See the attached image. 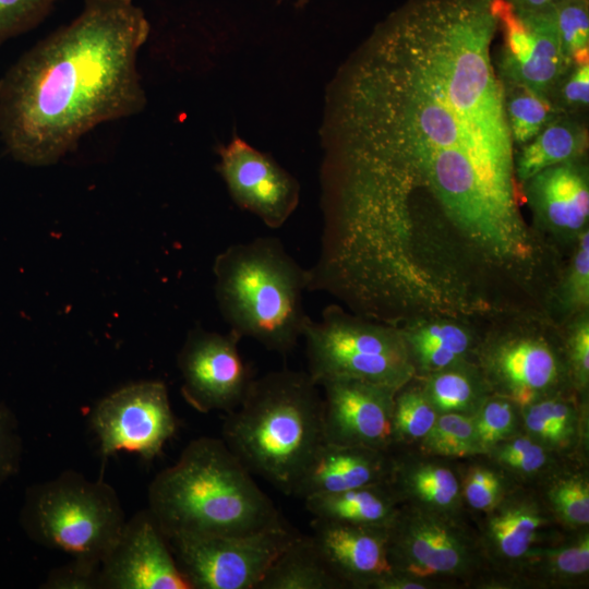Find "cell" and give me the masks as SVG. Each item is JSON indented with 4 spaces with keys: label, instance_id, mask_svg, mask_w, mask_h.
<instances>
[{
    "label": "cell",
    "instance_id": "6da1fadb",
    "mask_svg": "<svg viewBox=\"0 0 589 589\" xmlns=\"http://www.w3.org/2000/svg\"><path fill=\"white\" fill-rule=\"evenodd\" d=\"M496 1L407 0L344 68L322 190L346 214L394 226L423 188L471 238L521 247Z\"/></svg>",
    "mask_w": 589,
    "mask_h": 589
},
{
    "label": "cell",
    "instance_id": "7a4b0ae2",
    "mask_svg": "<svg viewBox=\"0 0 589 589\" xmlns=\"http://www.w3.org/2000/svg\"><path fill=\"white\" fill-rule=\"evenodd\" d=\"M151 32L134 0H84L81 12L25 51L0 77V140L44 167L97 125L140 113L137 55Z\"/></svg>",
    "mask_w": 589,
    "mask_h": 589
},
{
    "label": "cell",
    "instance_id": "3957f363",
    "mask_svg": "<svg viewBox=\"0 0 589 589\" xmlns=\"http://www.w3.org/2000/svg\"><path fill=\"white\" fill-rule=\"evenodd\" d=\"M147 509L166 538L240 536L285 521L223 438L192 440L159 471Z\"/></svg>",
    "mask_w": 589,
    "mask_h": 589
},
{
    "label": "cell",
    "instance_id": "277c9868",
    "mask_svg": "<svg viewBox=\"0 0 589 589\" xmlns=\"http://www.w3.org/2000/svg\"><path fill=\"white\" fill-rule=\"evenodd\" d=\"M317 387L308 372H268L223 423L221 438L242 465L287 495L325 443Z\"/></svg>",
    "mask_w": 589,
    "mask_h": 589
},
{
    "label": "cell",
    "instance_id": "5b68a950",
    "mask_svg": "<svg viewBox=\"0 0 589 589\" xmlns=\"http://www.w3.org/2000/svg\"><path fill=\"white\" fill-rule=\"evenodd\" d=\"M213 272L217 305L231 332L281 356L297 347L310 318L303 308L310 276L279 239L231 244L216 256Z\"/></svg>",
    "mask_w": 589,
    "mask_h": 589
},
{
    "label": "cell",
    "instance_id": "8992f818",
    "mask_svg": "<svg viewBox=\"0 0 589 589\" xmlns=\"http://www.w3.org/2000/svg\"><path fill=\"white\" fill-rule=\"evenodd\" d=\"M19 518L35 543L98 565L127 521L110 484L73 470L27 488Z\"/></svg>",
    "mask_w": 589,
    "mask_h": 589
},
{
    "label": "cell",
    "instance_id": "52a82bcc",
    "mask_svg": "<svg viewBox=\"0 0 589 589\" xmlns=\"http://www.w3.org/2000/svg\"><path fill=\"white\" fill-rule=\"evenodd\" d=\"M308 373L320 385L353 378L398 389L416 375L400 330L368 323L329 305L318 321L308 320L303 335Z\"/></svg>",
    "mask_w": 589,
    "mask_h": 589
},
{
    "label": "cell",
    "instance_id": "ba28073f",
    "mask_svg": "<svg viewBox=\"0 0 589 589\" xmlns=\"http://www.w3.org/2000/svg\"><path fill=\"white\" fill-rule=\"evenodd\" d=\"M467 515L401 504L387 528L393 573L436 588L473 587L488 569Z\"/></svg>",
    "mask_w": 589,
    "mask_h": 589
},
{
    "label": "cell",
    "instance_id": "9c48e42d",
    "mask_svg": "<svg viewBox=\"0 0 589 589\" xmlns=\"http://www.w3.org/2000/svg\"><path fill=\"white\" fill-rule=\"evenodd\" d=\"M299 536L286 521L240 536L167 538L192 589H255L263 575Z\"/></svg>",
    "mask_w": 589,
    "mask_h": 589
},
{
    "label": "cell",
    "instance_id": "30bf717a",
    "mask_svg": "<svg viewBox=\"0 0 589 589\" xmlns=\"http://www.w3.org/2000/svg\"><path fill=\"white\" fill-rule=\"evenodd\" d=\"M89 422L103 457L127 452L147 461L160 455L177 429L167 387L160 381L132 383L112 392L94 407Z\"/></svg>",
    "mask_w": 589,
    "mask_h": 589
},
{
    "label": "cell",
    "instance_id": "8fae6325",
    "mask_svg": "<svg viewBox=\"0 0 589 589\" xmlns=\"http://www.w3.org/2000/svg\"><path fill=\"white\" fill-rule=\"evenodd\" d=\"M496 14L503 34L496 62L502 82L550 97L572 68L562 50L554 9L520 11L506 0H497Z\"/></svg>",
    "mask_w": 589,
    "mask_h": 589
},
{
    "label": "cell",
    "instance_id": "7c38bea8",
    "mask_svg": "<svg viewBox=\"0 0 589 589\" xmlns=\"http://www.w3.org/2000/svg\"><path fill=\"white\" fill-rule=\"evenodd\" d=\"M240 339L231 330L220 334L196 327L189 332L178 368L181 394L196 411L228 413L244 399L254 377L239 352Z\"/></svg>",
    "mask_w": 589,
    "mask_h": 589
},
{
    "label": "cell",
    "instance_id": "4fadbf2b",
    "mask_svg": "<svg viewBox=\"0 0 589 589\" xmlns=\"http://www.w3.org/2000/svg\"><path fill=\"white\" fill-rule=\"evenodd\" d=\"M478 369L492 394L520 407L575 392L566 357L540 336H512L488 345Z\"/></svg>",
    "mask_w": 589,
    "mask_h": 589
},
{
    "label": "cell",
    "instance_id": "5bb4252c",
    "mask_svg": "<svg viewBox=\"0 0 589 589\" xmlns=\"http://www.w3.org/2000/svg\"><path fill=\"white\" fill-rule=\"evenodd\" d=\"M473 517L490 576L512 574L532 546L564 530L532 485H516L491 509Z\"/></svg>",
    "mask_w": 589,
    "mask_h": 589
},
{
    "label": "cell",
    "instance_id": "9a60e30c",
    "mask_svg": "<svg viewBox=\"0 0 589 589\" xmlns=\"http://www.w3.org/2000/svg\"><path fill=\"white\" fill-rule=\"evenodd\" d=\"M99 589H192L147 508L127 519L101 561Z\"/></svg>",
    "mask_w": 589,
    "mask_h": 589
},
{
    "label": "cell",
    "instance_id": "2e32d148",
    "mask_svg": "<svg viewBox=\"0 0 589 589\" xmlns=\"http://www.w3.org/2000/svg\"><path fill=\"white\" fill-rule=\"evenodd\" d=\"M218 171L232 201L267 227H281L296 211L300 187L294 177L240 137L219 148Z\"/></svg>",
    "mask_w": 589,
    "mask_h": 589
},
{
    "label": "cell",
    "instance_id": "e0dca14e",
    "mask_svg": "<svg viewBox=\"0 0 589 589\" xmlns=\"http://www.w3.org/2000/svg\"><path fill=\"white\" fill-rule=\"evenodd\" d=\"M325 443L393 450V404L397 389L353 378L322 382Z\"/></svg>",
    "mask_w": 589,
    "mask_h": 589
},
{
    "label": "cell",
    "instance_id": "ac0fdd59",
    "mask_svg": "<svg viewBox=\"0 0 589 589\" xmlns=\"http://www.w3.org/2000/svg\"><path fill=\"white\" fill-rule=\"evenodd\" d=\"M313 542L332 570L353 589H374L393 573L387 528L313 518Z\"/></svg>",
    "mask_w": 589,
    "mask_h": 589
},
{
    "label": "cell",
    "instance_id": "d6986e66",
    "mask_svg": "<svg viewBox=\"0 0 589 589\" xmlns=\"http://www.w3.org/2000/svg\"><path fill=\"white\" fill-rule=\"evenodd\" d=\"M589 584V528L563 530L532 546L507 576L486 575L482 588L570 589Z\"/></svg>",
    "mask_w": 589,
    "mask_h": 589
},
{
    "label": "cell",
    "instance_id": "ffe728a7",
    "mask_svg": "<svg viewBox=\"0 0 589 589\" xmlns=\"http://www.w3.org/2000/svg\"><path fill=\"white\" fill-rule=\"evenodd\" d=\"M386 481L400 505L441 513H467L456 460L422 454L414 448H396L392 450Z\"/></svg>",
    "mask_w": 589,
    "mask_h": 589
},
{
    "label": "cell",
    "instance_id": "44dd1931",
    "mask_svg": "<svg viewBox=\"0 0 589 589\" xmlns=\"http://www.w3.org/2000/svg\"><path fill=\"white\" fill-rule=\"evenodd\" d=\"M392 450L323 443L296 484L291 496L341 492L387 480Z\"/></svg>",
    "mask_w": 589,
    "mask_h": 589
},
{
    "label": "cell",
    "instance_id": "7402d4cb",
    "mask_svg": "<svg viewBox=\"0 0 589 589\" xmlns=\"http://www.w3.org/2000/svg\"><path fill=\"white\" fill-rule=\"evenodd\" d=\"M524 432L552 452L588 461V400L576 392L557 394L521 407Z\"/></svg>",
    "mask_w": 589,
    "mask_h": 589
},
{
    "label": "cell",
    "instance_id": "603a6c76",
    "mask_svg": "<svg viewBox=\"0 0 589 589\" xmlns=\"http://www.w3.org/2000/svg\"><path fill=\"white\" fill-rule=\"evenodd\" d=\"M526 183L531 205L552 228L574 232L585 227L589 217L588 178L576 160L549 167Z\"/></svg>",
    "mask_w": 589,
    "mask_h": 589
},
{
    "label": "cell",
    "instance_id": "cb8c5ba5",
    "mask_svg": "<svg viewBox=\"0 0 589 589\" xmlns=\"http://www.w3.org/2000/svg\"><path fill=\"white\" fill-rule=\"evenodd\" d=\"M305 508L314 518L388 528L400 503L387 481L310 496Z\"/></svg>",
    "mask_w": 589,
    "mask_h": 589
},
{
    "label": "cell",
    "instance_id": "d4e9b609",
    "mask_svg": "<svg viewBox=\"0 0 589 589\" xmlns=\"http://www.w3.org/2000/svg\"><path fill=\"white\" fill-rule=\"evenodd\" d=\"M587 145V127L574 115L561 113L521 146L515 163L516 178L526 182L549 167L575 161Z\"/></svg>",
    "mask_w": 589,
    "mask_h": 589
},
{
    "label": "cell",
    "instance_id": "484cf974",
    "mask_svg": "<svg viewBox=\"0 0 589 589\" xmlns=\"http://www.w3.org/2000/svg\"><path fill=\"white\" fill-rule=\"evenodd\" d=\"M311 537L299 536L274 560L255 589H346Z\"/></svg>",
    "mask_w": 589,
    "mask_h": 589
},
{
    "label": "cell",
    "instance_id": "4316f807",
    "mask_svg": "<svg viewBox=\"0 0 589 589\" xmlns=\"http://www.w3.org/2000/svg\"><path fill=\"white\" fill-rule=\"evenodd\" d=\"M536 486L561 528L564 530L589 528L587 460H565Z\"/></svg>",
    "mask_w": 589,
    "mask_h": 589
},
{
    "label": "cell",
    "instance_id": "83f0119b",
    "mask_svg": "<svg viewBox=\"0 0 589 589\" xmlns=\"http://www.w3.org/2000/svg\"><path fill=\"white\" fill-rule=\"evenodd\" d=\"M420 384L437 414L472 417L492 394L479 369L467 361L424 374Z\"/></svg>",
    "mask_w": 589,
    "mask_h": 589
},
{
    "label": "cell",
    "instance_id": "f1b7e54d",
    "mask_svg": "<svg viewBox=\"0 0 589 589\" xmlns=\"http://www.w3.org/2000/svg\"><path fill=\"white\" fill-rule=\"evenodd\" d=\"M484 455L516 483L532 486L538 485L568 459L541 445L525 432L495 444Z\"/></svg>",
    "mask_w": 589,
    "mask_h": 589
},
{
    "label": "cell",
    "instance_id": "f546056e",
    "mask_svg": "<svg viewBox=\"0 0 589 589\" xmlns=\"http://www.w3.org/2000/svg\"><path fill=\"white\" fill-rule=\"evenodd\" d=\"M461 497L469 515H479L495 506L518 485L498 465L485 455L456 460Z\"/></svg>",
    "mask_w": 589,
    "mask_h": 589
},
{
    "label": "cell",
    "instance_id": "4dcf8cb0",
    "mask_svg": "<svg viewBox=\"0 0 589 589\" xmlns=\"http://www.w3.org/2000/svg\"><path fill=\"white\" fill-rule=\"evenodd\" d=\"M437 412L414 377L399 387L393 404V449L417 446L430 432Z\"/></svg>",
    "mask_w": 589,
    "mask_h": 589
},
{
    "label": "cell",
    "instance_id": "1f68e13d",
    "mask_svg": "<svg viewBox=\"0 0 589 589\" xmlns=\"http://www.w3.org/2000/svg\"><path fill=\"white\" fill-rule=\"evenodd\" d=\"M505 110L514 145L522 146L531 141L561 112L550 97L525 86L503 83Z\"/></svg>",
    "mask_w": 589,
    "mask_h": 589
},
{
    "label": "cell",
    "instance_id": "d6a6232c",
    "mask_svg": "<svg viewBox=\"0 0 589 589\" xmlns=\"http://www.w3.org/2000/svg\"><path fill=\"white\" fill-rule=\"evenodd\" d=\"M411 448L450 460L483 455L476 440L472 417L456 413L438 414L425 437Z\"/></svg>",
    "mask_w": 589,
    "mask_h": 589
},
{
    "label": "cell",
    "instance_id": "836d02e7",
    "mask_svg": "<svg viewBox=\"0 0 589 589\" xmlns=\"http://www.w3.org/2000/svg\"><path fill=\"white\" fill-rule=\"evenodd\" d=\"M472 422L483 455L495 444L524 432L521 407L497 394L486 397L472 416Z\"/></svg>",
    "mask_w": 589,
    "mask_h": 589
},
{
    "label": "cell",
    "instance_id": "e575fe53",
    "mask_svg": "<svg viewBox=\"0 0 589 589\" xmlns=\"http://www.w3.org/2000/svg\"><path fill=\"white\" fill-rule=\"evenodd\" d=\"M562 50L570 65L589 64V0H564L554 8Z\"/></svg>",
    "mask_w": 589,
    "mask_h": 589
},
{
    "label": "cell",
    "instance_id": "d590c367",
    "mask_svg": "<svg viewBox=\"0 0 589 589\" xmlns=\"http://www.w3.org/2000/svg\"><path fill=\"white\" fill-rule=\"evenodd\" d=\"M59 0H0V45L40 25Z\"/></svg>",
    "mask_w": 589,
    "mask_h": 589
},
{
    "label": "cell",
    "instance_id": "8d00e7d4",
    "mask_svg": "<svg viewBox=\"0 0 589 589\" xmlns=\"http://www.w3.org/2000/svg\"><path fill=\"white\" fill-rule=\"evenodd\" d=\"M406 345L430 344L457 354L467 360L471 349L470 334L462 327L452 323H430L401 332Z\"/></svg>",
    "mask_w": 589,
    "mask_h": 589
},
{
    "label": "cell",
    "instance_id": "74e56055",
    "mask_svg": "<svg viewBox=\"0 0 589 589\" xmlns=\"http://www.w3.org/2000/svg\"><path fill=\"white\" fill-rule=\"evenodd\" d=\"M23 442L16 417L0 402V491L21 468Z\"/></svg>",
    "mask_w": 589,
    "mask_h": 589
},
{
    "label": "cell",
    "instance_id": "f35d334b",
    "mask_svg": "<svg viewBox=\"0 0 589 589\" xmlns=\"http://www.w3.org/2000/svg\"><path fill=\"white\" fill-rule=\"evenodd\" d=\"M561 113L575 115L589 104V64L573 65L550 96Z\"/></svg>",
    "mask_w": 589,
    "mask_h": 589
},
{
    "label": "cell",
    "instance_id": "ab89813d",
    "mask_svg": "<svg viewBox=\"0 0 589 589\" xmlns=\"http://www.w3.org/2000/svg\"><path fill=\"white\" fill-rule=\"evenodd\" d=\"M570 378L575 392L584 399L589 384V323L582 320L572 330L566 345Z\"/></svg>",
    "mask_w": 589,
    "mask_h": 589
},
{
    "label": "cell",
    "instance_id": "60d3db41",
    "mask_svg": "<svg viewBox=\"0 0 589 589\" xmlns=\"http://www.w3.org/2000/svg\"><path fill=\"white\" fill-rule=\"evenodd\" d=\"M98 564L72 558L52 569L40 586L45 589H99Z\"/></svg>",
    "mask_w": 589,
    "mask_h": 589
},
{
    "label": "cell",
    "instance_id": "b9f144b4",
    "mask_svg": "<svg viewBox=\"0 0 589 589\" xmlns=\"http://www.w3.org/2000/svg\"><path fill=\"white\" fill-rule=\"evenodd\" d=\"M567 303L584 309L589 303V233L582 231L565 286Z\"/></svg>",
    "mask_w": 589,
    "mask_h": 589
},
{
    "label": "cell",
    "instance_id": "7bdbcfd3",
    "mask_svg": "<svg viewBox=\"0 0 589 589\" xmlns=\"http://www.w3.org/2000/svg\"><path fill=\"white\" fill-rule=\"evenodd\" d=\"M374 589H436V587L429 581L412 579L392 573L380 580Z\"/></svg>",
    "mask_w": 589,
    "mask_h": 589
},
{
    "label": "cell",
    "instance_id": "ee69618b",
    "mask_svg": "<svg viewBox=\"0 0 589 589\" xmlns=\"http://www.w3.org/2000/svg\"><path fill=\"white\" fill-rule=\"evenodd\" d=\"M516 10L520 11H548L553 10L564 0H506Z\"/></svg>",
    "mask_w": 589,
    "mask_h": 589
},
{
    "label": "cell",
    "instance_id": "f6af8a7d",
    "mask_svg": "<svg viewBox=\"0 0 589 589\" xmlns=\"http://www.w3.org/2000/svg\"><path fill=\"white\" fill-rule=\"evenodd\" d=\"M306 0H299L300 4H303Z\"/></svg>",
    "mask_w": 589,
    "mask_h": 589
}]
</instances>
